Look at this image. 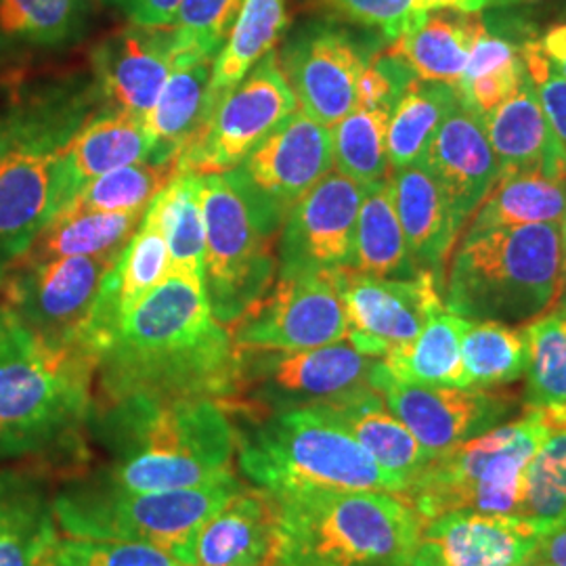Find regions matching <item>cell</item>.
Masks as SVG:
<instances>
[{"label":"cell","mask_w":566,"mask_h":566,"mask_svg":"<svg viewBox=\"0 0 566 566\" xmlns=\"http://www.w3.org/2000/svg\"><path fill=\"white\" fill-rule=\"evenodd\" d=\"M242 350L208 306L202 277L168 273L95 355V405L122 399L229 407L242 390Z\"/></svg>","instance_id":"obj_1"},{"label":"cell","mask_w":566,"mask_h":566,"mask_svg":"<svg viewBox=\"0 0 566 566\" xmlns=\"http://www.w3.org/2000/svg\"><path fill=\"white\" fill-rule=\"evenodd\" d=\"M93 411V355L42 338L0 303V464L81 476Z\"/></svg>","instance_id":"obj_2"},{"label":"cell","mask_w":566,"mask_h":566,"mask_svg":"<svg viewBox=\"0 0 566 566\" xmlns=\"http://www.w3.org/2000/svg\"><path fill=\"white\" fill-rule=\"evenodd\" d=\"M107 460L84 472L91 485L124 493L202 486L233 476L235 424L223 405L208 399H122L95 405L88 441Z\"/></svg>","instance_id":"obj_3"},{"label":"cell","mask_w":566,"mask_h":566,"mask_svg":"<svg viewBox=\"0 0 566 566\" xmlns=\"http://www.w3.org/2000/svg\"><path fill=\"white\" fill-rule=\"evenodd\" d=\"M283 556L294 566H411L426 521L397 493L296 489L273 493Z\"/></svg>","instance_id":"obj_4"},{"label":"cell","mask_w":566,"mask_h":566,"mask_svg":"<svg viewBox=\"0 0 566 566\" xmlns=\"http://www.w3.org/2000/svg\"><path fill=\"white\" fill-rule=\"evenodd\" d=\"M231 418L240 472L259 489H369L405 497L403 485L324 405Z\"/></svg>","instance_id":"obj_5"},{"label":"cell","mask_w":566,"mask_h":566,"mask_svg":"<svg viewBox=\"0 0 566 566\" xmlns=\"http://www.w3.org/2000/svg\"><path fill=\"white\" fill-rule=\"evenodd\" d=\"M560 298V223L460 238L443 282L447 311L470 322L525 325Z\"/></svg>","instance_id":"obj_6"},{"label":"cell","mask_w":566,"mask_h":566,"mask_svg":"<svg viewBox=\"0 0 566 566\" xmlns=\"http://www.w3.org/2000/svg\"><path fill=\"white\" fill-rule=\"evenodd\" d=\"M547 428L546 411L525 409L518 420L432 458L407 500L426 523L453 510L521 516L526 468L544 443Z\"/></svg>","instance_id":"obj_7"},{"label":"cell","mask_w":566,"mask_h":566,"mask_svg":"<svg viewBox=\"0 0 566 566\" xmlns=\"http://www.w3.org/2000/svg\"><path fill=\"white\" fill-rule=\"evenodd\" d=\"M242 486L233 474L210 485L124 493L67 479L53 495V510L67 537L149 544L179 560L203 521Z\"/></svg>","instance_id":"obj_8"},{"label":"cell","mask_w":566,"mask_h":566,"mask_svg":"<svg viewBox=\"0 0 566 566\" xmlns=\"http://www.w3.org/2000/svg\"><path fill=\"white\" fill-rule=\"evenodd\" d=\"M203 292L224 327L263 301L277 280L283 219L254 202L229 172L202 177Z\"/></svg>","instance_id":"obj_9"},{"label":"cell","mask_w":566,"mask_h":566,"mask_svg":"<svg viewBox=\"0 0 566 566\" xmlns=\"http://www.w3.org/2000/svg\"><path fill=\"white\" fill-rule=\"evenodd\" d=\"M242 390L224 407L231 416H261L290 407L338 403L365 388L380 359L348 340L304 350H242Z\"/></svg>","instance_id":"obj_10"},{"label":"cell","mask_w":566,"mask_h":566,"mask_svg":"<svg viewBox=\"0 0 566 566\" xmlns=\"http://www.w3.org/2000/svg\"><path fill=\"white\" fill-rule=\"evenodd\" d=\"M296 109L298 103L277 53L271 51L212 107L202 128L182 149L179 172L203 177L238 168Z\"/></svg>","instance_id":"obj_11"},{"label":"cell","mask_w":566,"mask_h":566,"mask_svg":"<svg viewBox=\"0 0 566 566\" xmlns=\"http://www.w3.org/2000/svg\"><path fill=\"white\" fill-rule=\"evenodd\" d=\"M0 145L57 156L97 114L107 112L102 91L86 67L13 72L2 86Z\"/></svg>","instance_id":"obj_12"},{"label":"cell","mask_w":566,"mask_h":566,"mask_svg":"<svg viewBox=\"0 0 566 566\" xmlns=\"http://www.w3.org/2000/svg\"><path fill=\"white\" fill-rule=\"evenodd\" d=\"M116 261L97 256L32 261L20 256L0 282V303L42 338L82 348L84 329Z\"/></svg>","instance_id":"obj_13"},{"label":"cell","mask_w":566,"mask_h":566,"mask_svg":"<svg viewBox=\"0 0 566 566\" xmlns=\"http://www.w3.org/2000/svg\"><path fill=\"white\" fill-rule=\"evenodd\" d=\"M298 109L329 130L357 102V84L378 53L343 21L315 20L283 36L275 49Z\"/></svg>","instance_id":"obj_14"},{"label":"cell","mask_w":566,"mask_h":566,"mask_svg":"<svg viewBox=\"0 0 566 566\" xmlns=\"http://www.w3.org/2000/svg\"><path fill=\"white\" fill-rule=\"evenodd\" d=\"M240 350H304L348 338L334 273L277 275L263 301L229 327Z\"/></svg>","instance_id":"obj_15"},{"label":"cell","mask_w":566,"mask_h":566,"mask_svg":"<svg viewBox=\"0 0 566 566\" xmlns=\"http://www.w3.org/2000/svg\"><path fill=\"white\" fill-rule=\"evenodd\" d=\"M369 385L432 458L504 424L518 407L514 395L497 392L495 388L405 382L390 374L382 359L374 365Z\"/></svg>","instance_id":"obj_16"},{"label":"cell","mask_w":566,"mask_h":566,"mask_svg":"<svg viewBox=\"0 0 566 566\" xmlns=\"http://www.w3.org/2000/svg\"><path fill=\"white\" fill-rule=\"evenodd\" d=\"M348 343L371 359H385L411 343L426 322L446 308L443 287L430 271L413 277H374L353 269L336 271Z\"/></svg>","instance_id":"obj_17"},{"label":"cell","mask_w":566,"mask_h":566,"mask_svg":"<svg viewBox=\"0 0 566 566\" xmlns=\"http://www.w3.org/2000/svg\"><path fill=\"white\" fill-rule=\"evenodd\" d=\"M365 187L332 170L290 208L277 242V275L353 269Z\"/></svg>","instance_id":"obj_18"},{"label":"cell","mask_w":566,"mask_h":566,"mask_svg":"<svg viewBox=\"0 0 566 566\" xmlns=\"http://www.w3.org/2000/svg\"><path fill=\"white\" fill-rule=\"evenodd\" d=\"M332 170V130L296 109L229 175L254 202L285 221L290 208Z\"/></svg>","instance_id":"obj_19"},{"label":"cell","mask_w":566,"mask_h":566,"mask_svg":"<svg viewBox=\"0 0 566 566\" xmlns=\"http://www.w3.org/2000/svg\"><path fill=\"white\" fill-rule=\"evenodd\" d=\"M542 535L521 516L453 510L426 523L411 566H528Z\"/></svg>","instance_id":"obj_20"},{"label":"cell","mask_w":566,"mask_h":566,"mask_svg":"<svg viewBox=\"0 0 566 566\" xmlns=\"http://www.w3.org/2000/svg\"><path fill=\"white\" fill-rule=\"evenodd\" d=\"M88 70L102 91L107 109L145 116L175 70L170 28L126 25L95 42Z\"/></svg>","instance_id":"obj_21"},{"label":"cell","mask_w":566,"mask_h":566,"mask_svg":"<svg viewBox=\"0 0 566 566\" xmlns=\"http://www.w3.org/2000/svg\"><path fill=\"white\" fill-rule=\"evenodd\" d=\"M282 552L273 493L243 485L200 528L179 558L182 566H259Z\"/></svg>","instance_id":"obj_22"},{"label":"cell","mask_w":566,"mask_h":566,"mask_svg":"<svg viewBox=\"0 0 566 566\" xmlns=\"http://www.w3.org/2000/svg\"><path fill=\"white\" fill-rule=\"evenodd\" d=\"M422 164L432 172L455 219L464 227L500 179V164L486 137L483 118L462 102L441 124Z\"/></svg>","instance_id":"obj_23"},{"label":"cell","mask_w":566,"mask_h":566,"mask_svg":"<svg viewBox=\"0 0 566 566\" xmlns=\"http://www.w3.org/2000/svg\"><path fill=\"white\" fill-rule=\"evenodd\" d=\"M57 156L0 145V282L55 214Z\"/></svg>","instance_id":"obj_24"},{"label":"cell","mask_w":566,"mask_h":566,"mask_svg":"<svg viewBox=\"0 0 566 566\" xmlns=\"http://www.w3.org/2000/svg\"><path fill=\"white\" fill-rule=\"evenodd\" d=\"M151 149L154 142L142 116L122 109L97 114L57 154L55 214L76 198L86 182L122 166L147 160Z\"/></svg>","instance_id":"obj_25"},{"label":"cell","mask_w":566,"mask_h":566,"mask_svg":"<svg viewBox=\"0 0 566 566\" xmlns=\"http://www.w3.org/2000/svg\"><path fill=\"white\" fill-rule=\"evenodd\" d=\"M95 0H0V65L4 78L32 60L81 44ZM2 78V82H4Z\"/></svg>","instance_id":"obj_26"},{"label":"cell","mask_w":566,"mask_h":566,"mask_svg":"<svg viewBox=\"0 0 566 566\" xmlns=\"http://www.w3.org/2000/svg\"><path fill=\"white\" fill-rule=\"evenodd\" d=\"M390 185L411 263L418 271H430L443 287L447 259L462 238L464 224L455 219L426 164L395 170Z\"/></svg>","instance_id":"obj_27"},{"label":"cell","mask_w":566,"mask_h":566,"mask_svg":"<svg viewBox=\"0 0 566 566\" xmlns=\"http://www.w3.org/2000/svg\"><path fill=\"white\" fill-rule=\"evenodd\" d=\"M483 126L500 177L535 172L566 181V147L547 120L528 76L504 105L486 114Z\"/></svg>","instance_id":"obj_28"},{"label":"cell","mask_w":566,"mask_h":566,"mask_svg":"<svg viewBox=\"0 0 566 566\" xmlns=\"http://www.w3.org/2000/svg\"><path fill=\"white\" fill-rule=\"evenodd\" d=\"M46 476L0 465V566H44L60 539Z\"/></svg>","instance_id":"obj_29"},{"label":"cell","mask_w":566,"mask_h":566,"mask_svg":"<svg viewBox=\"0 0 566 566\" xmlns=\"http://www.w3.org/2000/svg\"><path fill=\"white\" fill-rule=\"evenodd\" d=\"M324 407L382 465V470L403 485L407 497L432 462V455L390 413L382 397L374 388H365L348 399Z\"/></svg>","instance_id":"obj_30"},{"label":"cell","mask_w":566,"mask_h":566,"mask_svg":"<svg viewBox=\"0 0 566 566\" xmlns=\"http://www.w3.org/2000/svg\"><path fill=\"white\" fill-rule=\"evenodd\" d=\"M481 25L483 13L430 11L422 23L390 42L385 53L403 61L418 81L443 82L458 88Z\"/></svg>","instance_id":"obj_31"},{"label":"cell","mask_w":566,"mask_h":566,"mask_svg":"<svg viewBox=\"0 0 566 566\" xmlns=\"http://www.w3.org/2000/svg\"><path fill=\"white\" fill-rule=\"evenodd\" d=\"M214 61H189L175 65L154 107L143 124L154 142L147 160L179 163L182 149L208 118V97Z\"/></svg>","instance_id":"obj_32"},{"label":"cell","mask_w":566,"mask_h":566,"mask_svg":"<svg viewBox=\"0 0 566 566\" xmlns=\"http://www.w3.org/2000/svg\"><path fill=\"white\" fill-rule=\"evenodd\" d=\"M145 212H84L63 208L49 219L23 259L44 261L63 256L118 259L133 240Z\"/></svg>","instance_id":"obj_33"},{"label":"cell","mask_w":566,"mask_h":566,"mask_svg":"<svg viewBox=\"0 0 566 566\" xmlns=\"http://www.w3.org/2000/svg\"><path fill=\"white\" fill-rule=\"evenodd\" d=\"M566 217V181L521 172L500 177L465 223L462 238L525 224L560 223Z\"/></svg>","instance_id":"obj_34"},{"label":"cell","mask_w":566,"mask_h":566,"mask_svg":"<svg viewBox=\"0 0 566 566\" xmlns=\"http://www.w3.org/2000/svg\"><path fill=\"white\" fill-rule=\"evenodd\" d=\"M287 28V0H243L240 15L212 65L208 114L264 55L275 51Z\"/></svg>","instance_id":"obj_35"},{"label":"cell","mask_w":566,"mask_h":566,"mask_svg":"<svg viewBox=\"0 0 566 566\" xmlns=\"http://www.w3.org/2000/svg\"><path fill=\"white\" fill-rule=\"evenodd\" d=\"M458 103L455 88L443 82L413 78L407 84L388 120L386 151L390 172L424 163L430 143Z\"/></svg>","instance_id":"obj_36"},{"label":"cell","mask_w":566,"mask_h":566,"mask_svg":"<svg viewBox=\"0 0 566 566\" xmlns=\"http://www.w3.org/2000/svg\"><path fill=\"white\" fill-rule=\"evenodd\" d=\"M470 319L441 308L422 332L401 348L386 355V367L405 382L465 388L462 336Z\"/></svg>","instance_id":"obj_37"},{"label":"cell","mask_w":566,"mask_h":566,"mask_svg":"<svg viewBox=\"0 0 566 566\" xmlns=\"http://www.w3.org/2000/svg\"><path fill=\"white\" fill-rule=\"evenodd\" d=\"M353 271L374 277H413L418 273L407 252L390 179L365 187L355 229Z\"/></svg>","instance_id":"obj_38"},{"label":"cell","mask_w":566,"mask_h":566,"mask_svg":"<svg viewBox=\"0 0 566 566\" xmlns=\"http://www.w3.org/2000/svg\"><path fill=\"white\" fill-rule=\"evenodd\" d=\"M163 227L168 245V273L203 277L202 177L193 172H179L149 203Z\"/></svg>","instance_id":"obj_39"},{"label":"cell","mask_w":566,"mask_h":566,"mask_svg":"<svg viewBox=\"0 0 566 566\" xmlns=\"http://www.w3.org/2000/svg\"><path fill=\"white\" fill-rule=\"evenodd\" d=\"M525 409L566 411V313L552 308L523 327Z\"/></svg>","instance_id":"obj_40"},{"label":"cell","mask_w":566,"mask_h":566,"mask_svg":"<svg viewBox=\"0 0 566 566\" xmlns=\"http://www.w3.org/2000/svg\"><path fill=\"white\" fill-rule=\"evenodd\" d=\"M465 388L493 390L525 376L523 329L500 322H470L462 336Z\"/></svg>","instance_id":"obj_41"},{"label":"cell","mask_w":566,"mask_h":566,"mask_svg":"<svg viewBox=\"0 0 566 566\" xmlns=\"http://www.w3.org/2000/svg\"><path fill=\"white\" fill-rule=\"evenodd\" d=\"M546 416L549 428L526 468L521 507V518L544 533L566 521V411H546Z\"/></svg>","instance_id":"obj_42"},{"label":"cell","mask_w":566,"mask_h":566,"mask_svg":"<svg viewBox=\"0 0 566 566\" xmlns=\"http://www.w3.org/2000/svg\"><path fill=\"white\" fill-rule=\"evenodd\" d=\"M392 107H361L355 105L332 128V151L334 170L344 177L371 187L385 181L388 175V151L386 135Z\"/></svg>","instance_id":"obj_43"},{"label":"cell","mask_w":566,"mask_h":566,"mask_svg":"<svg viewBox=\"0 0 566 566\" xmlns=\"http://www.w3.org/2000/svg\"><path fill=\"white\" fill-rule=\"evenodd\" d=\"M177 175L179 163L143 160L128 164L86 182L76 198L63 208L84 212H145Z\"/></svg>","instance_id":"obj_44"},{"label":"cell","mask_w":566,"mask_h":566,"mask_svg":"<svg viewBox=\"0 0 566 566\" xmlns=\"http://www.w3.org/2000/svg\"><path fill=\"white\" fill-rule=\"evenodd\" d=\"M242 4L243 0H182L168 25L175 42V65L217 60Z\"/></svg>","instance_id":"obj_45"},{"label":"cell","mask_w":566,"mask_h":566,"mask_svg":"<svg viewBox=\"0 0 566 566\" xmlns=\"http://www.w3.org/2000/svg\"><path fill=\"white\" fill-rule=\"evenodd\" d=\"M44 566H182L164 549L149 544L88 539L63 535L51 547Z\"/></svg>","instance_id":"obj_46"},{"label":"cell","mask_w":566,"mask_h":566,"mask_svg":"<svg viewBox=\"0 0 566 566\" xmlns=\"http://www.w3.org/2000/svg\"><path fill=\"white\" fill-rule=\"evenodd\" d=\"M332 20L374 32L385 41H397L424 21L420 0H313Z\"/></svg>","instance_id":"obj_47"},{"label":"cell","mask_w":566,"mask_h":566,"mask_svg":"<svg viewBox=\"0 0 566 566\" xmlns=\"http://www.w3.org/2000/svg\"><path fill=\"white\" fill-rule=\"evenodd\" d=\"M521 55L525 61L526 76L537 93L547 120L566 147V78L542 55L535 39L523 42Z\"/></svg>","instance_id":"obj_48"},{"label":"cell","mask_w":566,"mask_h":566,"mask_svg":"<svg viewBox=\"0 0 566 566\" xmlns=\"http://www.w3.org/2000/svg\"><path fill=\"white\" fill-rule=\"evenodd\" d=\"M526 78L525 61L523 55L516 60L507 61L502 67L491 70L483 76L468 82L462 88H458V97L468 109L485 118L486 114L495 112L523 86Z\"/></svg>","instance_id":"obj_49"},{"label":"cell","mask_w":566,"mask_h":566,"mask_svg":"<svg viewBox=\"0 0 566 566\" xmlns=\"http://www.w3.org/2000/svg\"><path fill=\"white\" fill-rule=\"evenodd\" d=\"M130 25L168 28L182 0H103Z\"/></svg>","instance_id":"obj_50"},{"label":"cell","mask_w":566,"mask_h":566,"mask_svg":"<svg viewBox=\"0 0 566 566\" xmlns=\"http://www.w3.org/2000/svg\"><path fill=\"white\" fill-rule=\"evenodd\" d=\"M533 565L566 566V521L542 535Z\"/></svg>","instance_id":"obj_51"},{"label":"cell","mask_w":566,"mask_h":566,"mask_svg":"<svg viewBox=\"0 0 566 566\" xmlns=\"http://www.w3.org/2000/svg\"><path fill=\"white\" fill-rule=\"evenodd\" d=\"M535 42L542 55L554 65V70L566 78V21L549 25Z\"/></svg>","instance_id":"obj_52"},{"label":"cell","mask_w":566,"mask_h":566,"mask_svg":"<svg viewBox=\"0 0 566 566\" xmlns=\"http://www.w3.org/2000/svg\"><path fill=\"white\" fill-rule=\"evenodd\" d=\"M521 2H528V0H420V7L424 9V13L441 11V9H453V11H464V13H483L489 9L516 7Z\"/></svg>","instance_id":"obj_53"},{"label":"cell","mask_w":566,"mask_h":566,"mask_svg":"<svg viewBox=\"0 0 566 566\" xmlns=\"http://www.w3.org/2000/svg\"><path fill=\"white\" fill-rule=\"evenodd\" d=\"M554 308L566 313V217L560 221V298Z\"/></svg>","instance_id":"obj_54"},{"label":"cell","mask_w":566,"mask_h":566,"mask_svg":"<svg viewBox=\"0 0 566 566\" xmlns=\"http://www.w3.org/2000/svg\"><path fill=\"white\" fill-rule=\"evenodd\" d=\"M259 566H294L283 554H275L273 558H269V560H264V563H261Z\"/></svg>","instance_id":"obj_55"},{"label":"cell","mask_w":566,"mask_h":566,"mask_svg":"<svg viewBox=\"0 0 566 566\" xmlns=\"http://www.w3.org/2000/svg\"><path fill=\"white\" fill-rule=\"evenodd\" d=\"M2 76H4V72H2V65H0V99H2Z\"/></svg>","instance_id":"obj_56"},{"label":"cell","mask_w":566,"mask_h":566,"mask_svg":"<svg viewBox=\"0 0 566 566\" xmlns=\"http://www.w3.org/2000/svg\"><path fill=\"white\" fill-rule=\"evenodd\" d=\"M528 566H544V565H528Z\"/></svg>","instance_id":"obj_57"}]
</instances>
